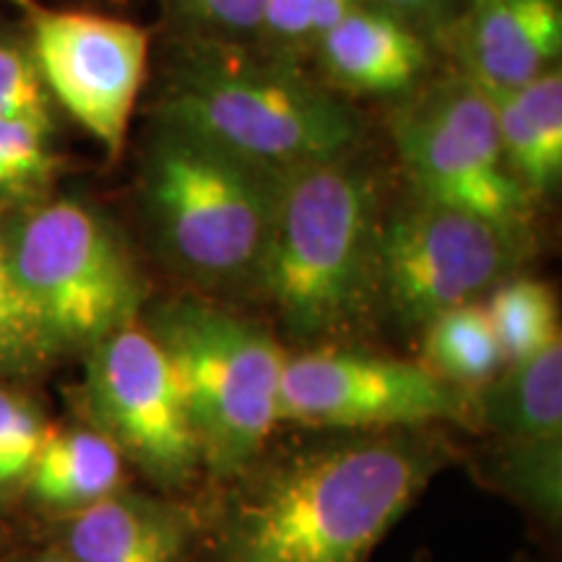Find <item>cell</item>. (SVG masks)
I'll list each match as a JSON object with an SVG mask.
<instances>
[{
    "instance_id": "obj_1",
    "label": "cell",
    "mask_w": 562,
    "mask_h": 562,
    "mask_svg": "<svg viewBox=\"0 0 562 562\" xmlns=\"http://www.w3.org/2000/svg\"><path fill=\"white\" fill-rule=\"evenodd\" d=\"M305 432L216 484L222 495L201 516L206 562H368L461 459L448 427Z\"/></svg>"
},
{
    "instance_id": "obj_2",
    "label": "cell",
    "mask_w": 562,
    "mask_h": 562,
    "mask_svg": "<svg viewBox=\"0 0 562 562\" xmlns=\"http://www.w3.org/2000/svg\"><path fill=\"white\" fill-rule=\"evenodd\" d=\"M159 125L180 128L271 172L349 157L360 117L294 60L237 40L195 37L167 68L154 104Z\"/></svg>"
},
{
    "instance_id": "obj_3",
    "label": "cell",
    "mask_w": 562,
    "mask_h": 562,
    "mask_svg": "<svg viewBox=\"0 0 562 562\" xmlns=\"http://www.w3.org/2000/svg\"><path fill=\"white\" fill-rule=\"evenodd\" d=\"M381 220L375 182L349 157L281 175L258 294L292 341L323 347L368 311Z\"/></svg>"
},
{
    "instance_id": "obj_4",
    "label": "cell",
    "mask_w": 562,
    "mask_h": 562,
    "mask_svg": "<svg viewBox=\"0 0 562 562\" xmlns=\"http://www.w3.org/2000/svg\"><path fill=\"white\" fill-rule=\"evenodd\" d=\"M281 172L159 125L144 154L140 199L170 269L206 292H258Z\"/></svg>"
},
{
    "instance_id": "obj_5",
    "label": "cell",
    "mask_w": 562,
    "mask_h": 562,
    "mask_svg": "<svg viewBox=\"0 0 562 562\" xmlns=\"http://www.w3.org/2000/svg\"><path fill=\"white\" fill-rule=\"evenodd\" d=\"M140 323L178 378L203 476L229 482L271 446L281 427L279 389L290 351L269 326L203 297L144 307Z\"/></svg>"
},
{
    "instance_id": "obj_6",
    "label": "cell",
    "mask_w": 562,
    "mask_h": 562,
    "mask_svg": "<svg viewBox=\"0 0 562 562\" xmlns=\"http://www.w3.org/2000/svg\"><path fill=\"white\" fill-rule=\"evenodd\" d=\"M5 252L53 355H83L138 321L146 281L108 216L74 195L21 203L5 222Z\"/></svg>"
},
{
    "instance_id": "obj_7",
    "label": "cell",
    "mask_w": 562,
    "mask_h": 562,
    "mask_svg": "<svg viewBox=\"0 0 562 562\" xmlns=\"http://www.w3.org/2000/svg\"><path fill=\"white\" fill-rule=\"evenodd\" d=\"M398 159L419 199L474 214L526 248L531 195L510 172L480 83L456 76L393 121Z\"/></svg>"
},
{
    "instance_id": "obj_8",
    "label": "cell",
    "mask_w": 562,
    "mask_h": 562,
    "mask_svg": "<svg viewBox=\"0 0 562 562\" xmlns=\"http://www.w3.org/2000/svg\"><path fill=\"white\" fill-rule=\"evenodd\" d=\"M279 422L300 430L375 432L456 427L476 432L474 393L422 362L357 349L307 347L286 357Z\"/></svg>"
},
{
    "instance_id": "obj_9",
    "label": "cell",
    "mask_w": 562,
    "mask_h": 562,
    "mask_svg": "<svg viewBox=\"0 0 562 562\" xmlns=\"http://www.w3.org/2000/svg\"><path fill=\"white\" fill-rule=\"evenodd\" d=\"M79 396L83 422L157 492L180 495L203 476L178 378L140 318L83 351Z\"/></svg>"
},
{
    "instance_id": "obj_10",
    "label": "cell",
    "mask_w": 562,
    "mask_h": 562,
    "mask_svg": "<svg viewBox=\"0 0 562 562\" xmlns=\"http://www.w3.org/2000/svg\"><path fill=\"white\" fill-rule=\"evenodd\" d=\"M521 250L480 216L417 199L381 220L372 300L404 328H425L440 313L487 297L513 277Z\"/></svg>"
},
{
    "instance_id": "obj_11",
    "label": "cell",
    "mask_w": 562,
    "mask_h": 562,
    "mask_svg": "<svg viewBox=\"0 0 562 562\" xmlns=\"http://www.w3.org/2000/svg\"><path fill=\"white\" fill-rule=\"evenodd\" d=\"M13 3L55 108L66 110L110 161L121 159L149 68V32L94 11Z\"/></svg>"
},
{
    "instance_id": "obj_12",
    "label": "cell",
    "mask_w": 562,
    "mask_h": 562,
    "mask_svg": "<svg viewBox=\"0 0 562 562\" xmlns=\"http://www.w3.org/2000/svg\"><path fill=\"white\" fill-rule=\"evenodd\" d=\"M201 516L178 495L121 487L89 508L55 518L50 542L70 562H191Z\"/></svg>"
},
{
    "instance_id": "obj_13",
    "label": "cell",
    "mask_w": 562,
    "mask_h": 562,
    "mask_svg": "<svg viewBox=\"0 0 562 562\" xmlns=\"http://www.w3.org/2000/svg\"><path fill=\"white\" fill-rule=\"evenodd\" d=\"M562 50L560 0H469L461 26L463 76L480 87H524Z\"/></svg>"
},
{
    "instance_id": "obj_14",
    "label": "cell",
    "mask_w": 562,
    "mask_h": 562,
    "mask_svg": "<svg viewBox=\"0 0 562 562\" xmlns=\"http://www.w3.org/2000/svg\"><path fill=\"white\" fill-rule=\"evenodd\" d=\"M311 53L328 79L326 87L349 94H402L430 63L422 32L364 0L336 21Z\"/></svg>"
},
{
    "instance_id": "obj_15",
    "label": "cell",
    "mask_w": 562,
    "mask_h": 562,
    "mask_svg": "<svg viewBox=\"0 0 562 562\" xmlns=\"http://www.w3.org/2000/svg\"><path fill=\"white\" fill-rule=\"evenodd\" d=\"M125 472L128 463L115 442L89 422L50 425L26 482L24 501L55 521L125 487Z\"/></svg>"
},
{
    "instance_id": "obj_16",
    "label": "cell",
    "mask_w": 562,
    "mask_h": 562,
    "mask_svg": "<svg viewBox=\"0 0 562 562\" xmlns=\"http://www.w3.org/2000/svg\"><path fill=\"white\" fill-rule=\"evenodd\" d=\"M495 112L510 172L531 199L550 195L562 178V76L550 68L524 87H482Z\"/></svg>"
},
{
    "instance_id": "obj_17",
    "label": "cell",
    "mask_w": 562,
    "mask_h": 562,
    "mask_svg": "<svg viewBox=\"0 0 562 562\" xmlns=\"http://www.w3.org/2000/svg\"><path fill=\"white\" fill-rule=\"evenodd\" d=\"M476 432L497 440H562V339L508 364L474 393Z\"/></svg>"
},
{
    "instance_id": "obj_18",
    "label": "cell",
    "mask_w": 562,
    "mask_h": 562,
    "mask_svg": "<svg viewBox=\"0 0 562 562\" xmlns=\"http://www.w3.org/2000/svg\"><path fill=\"white\" fill-rule=\"evenodd\" d=\"M474 472L490 490L544 524H560L562 440H497L474 456Z\"/></svg>"
},
{
    "instance_id": "obj_19",
    "label": "cell",
    "mask_w": 562,
    "mask_h": 562,
    "mask_svg": "<svg viewBox=\"0 0 562 562\" xmlns=\"http://www.w3.org/2000/svg\"><path fill=\"white\" fill-rule=\"evenodd\" d=\"M422 364L440 381L476 393L505 368L503 349L482 302L440 313L425 326Z\"/></svg>"
},
{
    "instance_id": "obj_20",
    "label": "cell",
    "mask_w": 562,
    "mask_h": 562,
    "mask_svg": "<svg viewBox=\"0 0 562 562\" xmlns=\"http://www.w3.org/2000/svg\"><path fill=\"white\" fill-rule=\"evenodd\" d=\"M482 305L503 349L505 368L531 360L560 341L558 300L544 281L513 273L482 300Z\"/></svg>"
},
{
    "instance_id": "obj_21",
    "label": "cell",
    "mask_w": 562,
    "mask_h": 562,
    "mask_svg": "<svg viewBox=\"0 0 562 562\" xmlns=\"http://www.w3.org/2000/svg\"><path fill=\"white\" fill-rule=\"evenodd\" d=\"M47 430L50 422L37 398L19 383L0 381V508L24 497Z\"/></svg>"
},
{
    "instance_id": "obj_22",
    "label": "cell",
    "mask_w": 562,
    "mask_h": 562,
    "mask_svg": "<svg viewBox=\"0 0 562 562\" xmlns=\"http://www.w3.org/2000/svg\"><path fill=\"white\" fill-rule=\"evenodd\" d=\"M60 159L53 133L32 123L0 121V203L21 206L47 195L58 178Z\"/></svg>"
},
{
    "instance_id": "obj_23",
    "label": "cell",
    "mask_w": 562,
    "mask_h": 562,
    "mask_svg": "<svg viewBox=\"0 0 562 562\" xmlns=\"http://www.w3.org/2000/svg\"><path fill=\"white\" fill-rule=\"evenodd\" d=\"M53 360L58 357L42 336L40 323L13 279L0 229V381H26L50 368Z\"/></svg>"
},
{
    "instance_id": "obj_24",
    "label": "cell",
    "mask_w": 562,
    "mask_h": 562,
    "mask_svg": "<svg viewBox=\"0 0 562 562\" xmlns=\"http://www.w3.org/2000/svg\"><path fill=\"white\" fill-rule=\"evenodd\" d=\"M0 121L32 123L55 133V102L42 81L24 32L0 24Z\"/></svg>"
},
{
    "instance_id": "obj_25",
    "label": "cell",
    "mask_w": 562,
    "mask_h": 562,
    "mask_svg": "<svg viewBox=\"0 0 562 562\" xmlns=\"http://www.w3.org/2000/svg\"><path fill=\"white\" fill-rule=\"evenodd\" d=\"M269 0H209L203 32L214 40H229L261 30L263 11Z\"/></svg>"
},
{
    "instance_id": "obj_26",
    "label": "cell",
    "mask_w": 562,
    "mask_h": 562,
    "mask_svg": "<svg viewBox=\"0 0 562 562\" xmlns=\"http://www.w3.org/2000/svg\"><path fill=\"white\" fill-rule=\"evenodd\" d=\"M364 3L378 5V9L393 13V16H398L422 32L425 26H435L446 21L442 16L451 13L456 0H364Z\"/></svg>"
},
{
    "instance_id": "obj_27",
    "label": "cell",
    "mask_w": 562,
    "mask_h": 562,
    "mask_svg": "<svg viewBox=\"0 0 562 562\" xmlns=\"http://www.w3.org/2000/svg\"><path fill=\"white\" fill-rule=\"evenodd\" d=\"M165 9L178 24L188 26L191 32H203V21H206L209 0H161Z\"/></svg>"
},
{
    "instance_id": "obj_28",
    "label": "cell",
    "mask_w": 562,
    "mask_h": 562,
    "mask_svg": "<svg viewBox=\"0 0 562 562\" xmlns=\"http://www.w3.org/2000/svg\"><path fill=\"white\" fill-rule=\"evenodd\" d=\"M9 562H70L66 554H63L58 547H55L53 542L40 547V550H32V552H24L19 554V558H13Z\"/></svg>"
}]
</instances>
